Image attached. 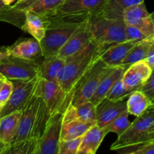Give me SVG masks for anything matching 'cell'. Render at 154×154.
<instances>
[{"label":"cell","instance_id":"obj_1","mask_svg":"<svg viewBox=\"0 0 154 154\" xmlns=\"http://www.w3.org/2000/svg\"><path fill=\"white\" fill-rule=\"evenodd\" d=\"M100 49L94 40L66 60V64L57 76V83L72 101L78 83L93 63L99 58Z\"/></svg>","mask_w":154,"mask_h":154},{"label":"cell","instance_id":"obj_2","mask_svg":"<svg viewBox=\"0 0 154 154\" xmlns=\"http://www.w3.org/2000/svg\"><path fill=\"white\" fill-rule=\"evenodd\" d=\"M87 23L101 54L109 47L126 41V24L123 19H111L99 14L89 16Z\"/></svg>","mask_w":154,"mask_h":154},{"label":"cell","instance_id":"obj_3","mask_svg":"<svg viewBox=\"0 0 154 154\" xmlns=\"http://www.w3.org/2000/svg\"><path fill=\"white\" fill-rule=\"evenodd\" d=\"M113 69V67L105 64L100 58H98L75 87L70 105L76 106L89 102L102 80Z\"/></svg>","mask_w":154,"mask_h":154},{"label":"cell","instance_id":"obj_4","mask_svg":"<svg viewBox=\"0 0 154 154\" xmlns=\"http://www.w3.org/2000/svg\"><path fill=\"white\" fill-rule=\"evenodd\" d=\"M153 124L154 110L149 108L130 123L128 129L111 145V150H120L139 147L142 139Z\"/></svg>","mask_w":154,"mask_h":154},{"label":"cell","instance_id":"obj_5","mask_svg":"<svg viewBox=\"0 0 154 154\" xmlns=\"http://www.w3.org/2000/svg\"><path fill=\"white\" fill-rule=\"evenodd\" d=\"M35 96L41 98L49 109L51 116L57 113L64 114L70 101L58 83L38 77L36 83Z\"/></svg>","mask_w":154,"mask_h":154},{"label":"cell","instance_id":"obj_6","mask_svg":"<svg viewBox=\"0 0 154 154\" xmlns=\"http://www.w3.org/2000/svg\"><path fill=\"white\" fill-rule=\"evenodd\" d=\"M0 74L9 81H30L39 77L38 63L9 56L0 60Z\"/></svg>","mask_w":154,"mask_h":154},{"label":"cell","instance_id":"obj_7","mask_svg":"<svg viewBox=\"0 0 154 154\" xmlns=\"http://www.w3.org/2000/svg\"><path fill=\"white\" fill-rule=\"evenodd\" d=\"M81 23H68L48 28L40 42L42 57L57 55Z\"/></svg>","mask_w":154,"mask_h":154},{"label":"cell","instance_id":"obj_8","mask_svg":"<svg viewBox=\"0 0 154 154\" xmlns=\"http://www.w3.org/2000/svg\"><path fill=\"white\" fill-rule=\"evenodd\" d=\"M38 78L30 81H11L13 91L3 106L0 117L16 111H22L27 106L35 95Z\"/></svg>","mask_w":154,"mask_h":154},{"label":"cell","instance_id":"obj_9","mask_svg":"<svg viewBox=\"0 0 154 154\" xmlns=\"http://www.w3.org/2000/svg\"><path fill=\"white\" fill-rule=\"evenodd\" d=\"M63 117L62 113L51 116L43 135L38 141L33 154H57Z\"/></svg>","mask_w":154,"mask_h":154},{"label":"cell","instance_id":"obj_10","mask_svg":"<svg viewBox=\"0 0 154 154\" xmlns=\"http://www.w3.org/2000/svg\"><path fill=\"white\" fill-rule=\"evenodd\" d=\"M40 100V98L34 95L29 103L23 110L17 129L10 144L32 139V133Z\"/></svg>","mask_w":154,"mask_h":154},{"label":"cell","instance_id":"obj_11","mask_svg":"<svg viewBox=\"0 0 154 154\" xmlns=\"http://www.w3.org/2000/svg\"><path fill=\"white\" fill-rule=\"evenodd\" d=\"M144 2L130 6L123 11V19L126 25L139 28L147 37L154 35V27Z\"/></svg>","mask_w":154,"mask_h":154},{"label":"cell","instance_id":"obj_12","mask_svg":"<svg viewBox=\"0 0 154 154\" xmlns=\"http://www.w3.org/2000/svg\"><path fill=\"white\" fill-rule=\"evenodd\" d=\"M108 0H66L56 11L64 14L96 15L101 14Z\"/></svg>","mask_w":154,"mask_h":154},{"label":"cell","instance_id":"obj_13","mask_svg":"<svg viewBox=\"0 0 154 154\" xmlns=\"http://www.w3.org/2000/svg\"><path fill=\"white\" fill-rule=\"evenodd\" d=\"M93 40V35L90 31L87 20L79 26L78 29L73 33L70 38L63 45L57 55L63 59L68 58L83 49Z\"/></svg>","mask_w":154,"mask_h":154},{"label":"cell","instance_id":"obj_14","mask_svg":"<svg viewBox=\"0 0 154 154\" xmlns=\"http://www.w3.org/2000/svg\"><path fill=\"white\" fill-rule=\"evenodd\" d=\"M127 111L126 101H110L105 98L96 106V124L104 129L119 115Z\"/></svg>","mask_w":154,"mask_h":154},{"label":"cell","instance_id":"obj_15","mask_svg":"<svg viewBox=\"0 0 154 154\" xmlns=\"http://www.w3.org/2000/svg\"><path fill=\"white\" fill-rule=\"evenodd\" d=\"M9 56L38 62L42 57L40 43L35 38H20L9 47H3Z\"/></svg>","mask_w":154,"mask_h":154},{"label":"cell","instance_id":"obj_16","mask_svg":"<svg viewBox=\"0 0 154 154\" xmlns=\"http://www.w3.org/2000/svg\"><path fill=\"white\" fill-rule=\"evenodd\" d=\"M152 73L150 66L144 60L131 65L122 76V81L128 89L132 91L139 90Z\"/></svg>","mask_w":154,"mask_h":154},{"label":"cell","instance_id":"obj_17","mask_svg":"<svg viewBox=\"0 0 154 154\" xmlns=\"http://www.w3.org/2000/svg\"><path fill=\"white\" fill-rule=\"evenodd\" d=\"M136 43L137 42L133 41H125L116 44L103 51L99 56V58L110 67H118L122 66L124 59Z\"/></svg>","mask_w":154,"mask_h":154},{"label":"cell","instance_id":"obj_18","mask_svg":"<svg viewBox=\"0 0 154 154\" xmlns=\"http://www.w3.org/2000/svg\"><path fill=\"white\" fill-rule=\"evenodd\" d=\"M127 66H120L118 67H115L102 80L100 84L98 86L97 89L93 96L90 99V102L94 105L95 107L99 105L103 99L106 98L107 94L110 91L114 84L122 78L123 73L127 69Z\"/></svg>","mask_w":154,"mask_h":154},{"label":"cell","instance_id":"obj_19","mask_svg":"<svg viewBox=\"0 0 154 154\" xmlns=\"http://www.w3.org/2000/svg\"><path fill=\"white\" fill-rule=\"evenodd\" d=\"M106 135L103 129L93 125L81 138L77 154H96Z\"/></svg>","mask_w":154,"mask_h":154},{"label":"cell","instance_id":"obj_20","mask_svg":"<svg viewBox=\"0 0 154 154\" xmlns=\"http://www.w3.org/2000/svg\"><path fill=\"white\" fill-rule=\"evenodd\" d=\"M72 120L96 123V107L90 101L76 106L70 105L63 114V123Z\"/></svg>","mask_w":154,"mask_h":154},{"label":"cell","instance_id":"obj_21","mask_svg":"<svg viewBox=\"0 0 154 154\" xmlns=\"http://www.w3.org/2000/svg\"><path fill=\"white\" fill-rule=\"evenodd\" d=\"M21 29L31 35L33 38L40 43L48 29V23L41 15L26 11L25 21Z\"/></svg>","mask_w":154,"mask_h":154},{"label":"cell","instance_id":"obj_22","mask_svg":"<svg viewBox=\"0 0 154 154\" xmlns=\"http://www.w3.org/2000/svg\"><path fill=\"white\" fill-rule=\"evenodd\" d=\"M38 63L39 66V77L57 83V76L62 68L66 64V60L55 55L45 57L42 61L38 62Z\"/></svg>","mask_w":154,"mask_h":154},{"label":"cell","instance_id":"obj_23","mask_svg":"<svg viewBox=\"0 0 154 154\" xmlns=\"http://www.w3.org/2000/svg\"><path fill=\"white\" fill-rule=\"evenodd\" d=\"M22 111H16L0 117V141L10 144L17 129Z\"/></svg>","mask_w":154,"mask_h":154},{"label":"cell","instance_id":"obj_24","mask_svg":"<svg viewBox=\"0 0 154 154\" xmlns=\"http://www.w3.org/2000/svg\"><path fill=\"white\" fill-rule=\"evenodd\" d=\"M95 123L72 120L62 123L60 131V141H70L78 138H81Z\"/></svg>","mask_w":154,"mask_h":154},{"label":"cell","instance_id":"obj_25","mask_svg":"<svg viewBox=\"0 0 154 154\" xmlns=\"http://www.w3.org/2000/svg\"><path fill=\"white\" fill-rule=\"evenodd\" d=\"M151 101L140 90H135L126 101L127 112L129 114L139 117L151 106Z\"/></svg>","mask_w":154,"mask_h":154},{"label":"cell","instance_id":"obj_26","mask_svg":"<svg viewBox=\"0 0 154 154\" xmlns=\"http://www.w3.org/2000/svg\"><path fill=\"white\" fill-rule=\"evenodd\" d=\"M141 2L144 0H108L101 14L111 19H123L125 9Z\"/></svg>","mask_w":154,"mask_h":154},{"label":"cell","instance_id":"obj_27","mask_svg":"<svg viewBox=\"0 0 154 154\" xmlns=\"http://www.w3.org/2000/svg\"><path fill=\"white\" fill-rule=\"evenodd\" d=\"M153 36L137 42L124 59L122 63V66L129 67L134 63L145 60L153 42Z\"/></svg>","mask_w":154,"mask_h":154},{"label":"cell","instance_id":"obj_28","mask_svg":"<svg viewBox=\"0 0 154 154\" xmlns=\"http://www.w3.org/2000/svg\"><path fill=\"white\" fill-rule=\"evenodd\" d=\"M0 21L11 23L21 29L25 21V11L18 10L12 5L6 6L0 11Z\"/></svg>","mask_w":154,"mask_h":154},{"label":"cell","instance_id":"obj_29","mask_svg":"<svg viewBox=\"0 0 154 154\" xmlns=\"http://www.w3.org/2000/svg\"><path fill=\"white\" fill-rule=\"evenodd\" d=\"M37 143V140L31 139L16 144H8L0 154H33Z\"/></svg>","mask_w":154,"mask_h":154},{"label":"cell","instance_id":"obj_30","mask_svg":"<svg viewBox=\"0 0 154 154\" xmlns=\"http://www.w3.org/2000/svg\"><path fill=\"white\" fill-rule=\"evenodd\" d=\"M129 113L126 111L114 119L110 124L103 129L106 134L114 132L117 134L118 137L120 136L130 125L131 123L129 120Z\"/></svg>","mask_w":154,"mask_h":154},{"label":"cell","instance_id":"obj_31","mask_svg":"<svg viewBox=\"0 0 154 154\" xmlns=\"http://www.w3.org/2000/svg\"><path fill=\"white\" fill-rule=\"evenodd\" d=\"M65 1L66 0H42L27 11L39 15L49 14L58 10Z\"/></svg>","mask_w":154,"mask_h":154},{"label":"cell","instance_id":"obj_32","mask_svg":"<svg viewBox=\"0 0 154 154\" xmlns=\"http://www.w3.org/2000/svg\"><path fill=\"white\" fill-rule=\"evenodd\" d=\"M132 92L134 91L128 89L123 84L121 78L114 84L112 88L110 90V91L107 94L106 99L113 102L124 100L130 96Z\"/></svg>","mask_w":154,"mask_h":154},{"label":"cell","instance_id":"obj_33","mask_svg":"<svg viewBox=\"0 0 154 154\" xmlns=\"http://www.w3.org/2000/svg\"><path fill=\"white\" fill-rule=\"evenodd\" d=\"M81 138H75L70 141H60L57 154H77Z\"/></svg>","mask_w":154,"mask_h":154},{"label":"cell","instance_id":"obj_34","mask_svg":"<svg viewBox=\"0 0 154 154\" xmlns=\"http://www.w3.org/2000/svg\"><path fill=\"white\" fill-rule=\"evenodd\" d=\"M126 41H133V42H138L149 38L139 28L135 26L126 25Z\"/></svg>","mask_w":154,"mask_h":154},{"label":"cell","instance_id":"obj_35","mask_svg":"<svg viewBox=\"0 0 154 154\" xmlns=\"http://www.w3.org/2000/svg\"><path fill=\"white\" fill-rule=\"evenodd\" d=\"M138 90L142 92L151 101V102H153L154 100V71L152 72L148 79L144 82Z\"/></svg>","mask_w":154,"mask_h":154},{"label":"cell","instance_id":"obj_36","mask_svg":"<svg viewBox=\"0 0 154 154\" xmlns=\"http://www.w3.org/2000/svg\"><path fill=\"white\" fill-rule=\"evenodd\" d=\"M14 86L11 81L6 80L0 88V102L5 105L11 95Z\"/></svg>","mask_w":154,"mask_h":154},{"label":"cell","instance_id":"obj_37","mask_svg":"<svg viewBox=\"0 0 154 154\" xmlns=\"http://www.w3.org/2000/svg\"><path fill=\"white\" fill-rule=\"evenodd\" d=\"M42 1V0H23L20 2H15L14 4L12 5V6L15 8L18 9V10L26 11L31 7L34 6L35 5L38 4Z\"/></svg>","mask_w":154,"mask_h":154},{"label":"cell","instance_id":"obj_38","mask_svg":"<svg viewBox=\"0 0 154 154\" xmlns=\"http://www.w3.org/2000/svg\"><path fill=\"white\" fill-rule=\"evenodd\" d=\"M135 154H154V141L143 144L134 150Z\"/></svg>","mask_w":154,"mask_h":154},{"label":"cell","instance_id":"obj_39","mask_svg":"<svg viewBox=\"0 0 154 154\" xmlns=\"http://www.w3.org/2000/svg\"><path fill=\"white\" fill-rule=\"evenodd\" d=\"M144 61L147 63V64L150 66V68L151 69L152 72L154 71V37L153 36V42H152V45L150 46V50H149V52L147 54V57L144 60Z\"/></svg>","mask_w":154,"mask_h":154},{"label":"cell","instance_id":"obj_40","mask_svg":"<svg viewBox=\"0 0 154 154\" xmlns=\"http://www.w3.org/2000/svg\"><path fill=\"white\" fill-rule=\"evenodd\" d=\"M154 141V124L151 126L150 129L148 130V132H147V134L145 135L144 138H143L142 141H141L140 146L143 145V144H147V143L152 142Z\"/></svg>","mask_w":154,"mask_h":154},{"label":"cell","instance_id":"obj_41","mask_svg":"<svg viewBox=\"0 0 154 154\" xmlns=\"http://www.w3.org/2000/svg\"><path fill=\"white\" fill-rule=\"evenodd\" d=\"M8 57H9L7 51H6L5 50V48L2 47V48L0 49V60L7 58Z\"/></svg>","mask_w":154,"mask_h":154},{"label":"cell","instance_id":"obj_42","mask_svg":"<svg viewBox=\"0 0 154 154\" xmlns=\"http://www.w3.org/2000/svg\"><path fill=\"white\" fill-rule=\"evenodd\" d=\"M2 2H4V4L6 6H10L12 5L13 4H14L17 2V0H2Z\"/></svg>","mask_w":154,"mask_h":154},{"label":"cell","instance_id":"obj_43","mask_svg":"<svg viewBox=\"0 0 154 154\" xmlns=\"http://www.w3.org/2000/svg\"><path fill=\"white\" fill-rule=\"evenodd\" d=\"M8 144H4V143H2V141H0V153H2V152L3 151V150L5 149V147H7Z\"/></svg>","mask_w":154,"mask_h":154},{"label":"cell","instance_id":"obj_44","mask_svg":"<svg viewBox=\"0 0 154 154\" xmlns=\"http://www.w3.org/2000/svg\"><path fill=\"white\" fill-rule=\"evenodd\" d=\"M6 80L7 79H6L4 76H2V75L0 74V88H1V87L2 86V84H3V83H4Z\"/></svg>","mask_w":154,"mask_h":154},{"label":"cell","instance_id":"obj_45","mask_svg":"<svg viewBox=\"0 0 154 154\" xmlns=\"http://www.w3.org/2000/svg\"><path fill=\"white\" fill-rule=\"evenodd\" d=\"M5 7H6V5L4 4V2H2V0H0V11H1L2 9L5 8Z\"/></svg>","mask_w":154,"mask_h":154},{"label":"cell","instance_id":"obj_46","mask_svg":"<svg viewBox=\"0 0 154 154\" xmlns=\"http://www.w3.org/2000/svg\"><path fill=\"white\" fill-rule=\"evenodd\" d=\"M150 18H151V20L152 22H153V27H154V12H153L152 14H150Z\"/></svg>","mask_w":154,"mask_h":154},{"label":"cell","instance_id":"obj_47","mask_svg":"<svg viewBox=\"0 0 154 154\" xmlns=\"http://www.w3.org/2000/svg\"><path fill=\"white\" fill-rule=\"evenodd\" d=\"M120 154H135L134 151H129V152H123V153H120Z\"/></svg>","mask_w":154,"mask_h":154},{"label":"cell","instance_id":"obj_48","mask_svg":"<svg viewBox=\"0 0 154 154\" xmlns=\"http://www.w3.org/2000/svg\"><path fill=\"white\" fill-rule=\"evenodd\" d=\"M3 106H4V105H3L2 103H1V102H0V113H1L2 110V108H3Z\"/></svg>","mask_w":154,"mask_h":154},{"label":"cell","instance_id":"obj_49","mask_svg":"<svg viewBox=\"0 0 154 154\" xmlns=\"http://www.w3.org/2000/svg\"><path fill=\"white\" fill-rule=\"evenodd\" d=\"M150 108H151V109H153V110H154V100L153 101V102H152V104H151V106H150Z\"/></svg>","mask_w":154,"mask_h":154},{"label":"cell","instance_id":"obj_50","mask_svg":"<svg viewBox=\"0 0 154 154\" xmlns=\"http://www.w3.org/2000/svg\"><path fill=\"white\" fill-rule=\"evenodd\" d=\"M21 1H23V0H17L16 2H21Z\"/></svg>","mask_w":154,"mask_h":154}]
</instances>
